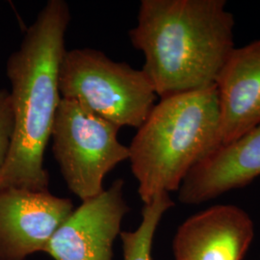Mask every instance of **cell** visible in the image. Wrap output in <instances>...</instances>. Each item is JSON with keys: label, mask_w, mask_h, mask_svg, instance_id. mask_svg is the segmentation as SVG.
Returning <instances> with one entry per match:
<instances>
[{"label": "cell", "mask_w": 260, "mask_h": 260, "mask_svg": "<svg viewBox=\"0 0 260 260\" xmlns=\"http://www.w3.org/2000/svg\"><path fill=\"white\" fill-rule=\"evenodd\" d=\"M71 13L64 0H49L8 58L6 75L15 131L0 188L48 191L44 159L62 95L59 74Z\"/></svg>", "instance_id": "obj_1"}, {"label": "cell", "mask_w": 260, "mask_h": 260, "mask_svg": "<svg viewBox=\"0 0 260 260\" xmlns=\"http://www.w3.org/2000/svg\"><path fill=\"white\" fill-rule=\"evenodd\" d=\"M234 24L224 0H142L128 35L163 99L216 83L235 48Z\"/></svg>", "instance_id": "obj_2"}, {"label": "cell", "mask_w": 260, "mask_h": 260, "mask_svg": "<svg viewBox=\"0 0 260 260\" xmlns=\"http://www.w3.org/2000/svg\"><path fill=\"white\" fill-rule=\"evenodd\" d=\"M216 84L160 99L131 141V171L144 205L178 191L189 171L218 148Z\"/></svg>", "instance_id": "obj_3"}, {"label": "cell", "mask_w": 260, "mask_h": 260, "mask_svg": "<svg viewBox=\"0 0 260 260\" xmlns=\"http://www.w3.org/2000/svg\"><path fill=\"white\" fill-rule=\"evenodd\" d=\"M62 98L74 100L118 127L139 128L157 94L148 76L93 48L66 50L60 67Z\"/></svg>", "instance_id": "obj_4"}, {"label": "cell", "mask_w": 260, "mask_h": 260, "mask_svg": "<svg viewBox=\"0 0 260 260\" xmlns=\"http://www.w3.org/2000/svg\"><path fill=\"white\" fill-rule=\"evenodd\" d=\"M120 127L62 98L51 132L52 151L70 191L81 202L101 194L103 181L129 149L118 139Z\"/></svg>", "instance_id": "obj_5"}, {"label": "cell", "mask_w": 260, "mask_h": 260, "mask_svg": "<svg viewBox=\"0 0 260 260\" xmlns=\"http://www.w3.org/2000/svg\"><path fill=\"white\" fill-rule=\"evenodd\" d=\"M74 210L70 199L49 191L0 188V260H25L45 252Z\"/></svg>", "instance_id": "obj_6"}, {"label": "cell", "mask_w": 260, "mask_h": 260, "mask_svg": "<svg viewBox=\"0 0 260 260\" xmlns=\"http://www.w3.org/2000/svg\"><path fill=\"white\" fill-rule=\"evenodd\" d=\"M122 179L82 204L57 230L46 253L54 260H113L115 240L121 234L129 206Z\"/></svg>", "instance_id": "obj_7"}, {"label": "cell", "mask_w": 260, "mask_h": 260, "mask_svg": "<svg viewBox=\"0 0 260 260\" xmlns=\"http://www.w3.org/2000/svg\"><path fill=\"white\" fill-rule=\"evenodd\" d=\"M254 237L246 211L218 205L188 218L175 235L176 260H243Z\"/></svg>", "instance_id": "obj_8"}, {"label": "cell", "mask_w": 260, "mask_h": 260, "mask_svg": "<svg viewBox=\"0 0 260 260\" xmlns=\"http://www.w3.org/2000/svg\"><path fill=\"white\" fill-rule=\"evenodd\" d=\"M259 176L260 124L197 163L179 187L178 200L183 205H200L248 185Z\"/></svg>", "instance_id": "obj_9"}, {"label": "cell", "mask_w": 260, "mask_h": 260, "mask_svg": "<svg viewBox=\"0 0 260 260\" xmlns=\"http://www.w3.org/2000/svg\"><path fill=\"white\" fill-rule=\"evenodd\" d=\"M215 84L224 145L260 124V39L234 48Z\"/></svg>", "instance_id": "obj_10"}, {"label": "cell", "mask_w": 260, "mask_h": 260, "mask_svg": "<svg viewBox=\"0 0 260 260\" xmlns=\"http://www.w3.org/2000/svg\"><path fill=\"white\" fill-rule=\"evenodd\" d=\"M174 205L169 193H161L144 205L142 221L137 230L120 234L123 260H152L151 250L158 225L164 214Z\"/></svg>", "instance_id": "obj_11"}, {"label": "cell", "mask_w": 260, "mask_h": 260, "mask_svg": "<svg viewBox=\"0 0 260 260\" xmlns=\"http://www.w3.org/2000/svg\"><path fill=\"white\" fill-rule=\"evenodd\" d=\"M15 119L10 92L0 89V174L6 164L14 138Z\"/></svg>", "instance_id": "obj_12"}]
</instances>
